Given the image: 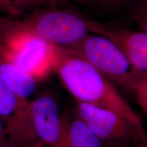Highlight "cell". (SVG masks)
Returning <instances> with one entry per match:
<instances>
[{
  "mask_svg": "<svg viewBox=\"0 0 147 147\" xmlns=\"http://www.w3.org/2000/svg\"><path fill=\"white\" fill-rule=\"evenodd\" d=\"M88 6L100 9H111L131 3L134 0H70Z\"/></svg>",
  "mask_w": 147,
  "mask_h": 147,
  "instance_id": "13",
  "label": "cell"
},
{
  "mask_svg": "<svg viewBox=\"0 0 147 147\" xmlns=\"http://www.w3.org/2000/svg\"><path fill=\"white\" fill-rule=\"evenodd\" d=\"M5 125L13 147L35 144L61 147V114L57 101L51 92L29 100Z\"/></svg>",
  "mask_w": 147,
  "mask_h": 147,
  "instance_id": "2",
  "label": "cell"
},
{
  "mask_svg": "<svg viewBox=\"0 0 147 147\" xmlns=\"http://www.w3.org/2000/svg\"><path fill=\"white\" fill-rule=\"evenodd\" d=\"M75 108L106 147H135L146 142L144 127H140L113 110L76 102Z\"/></svg>",
  "mask_w": 147,
  "mask_h": 147,
  "instance_id": "6",
  "label": "cell"
},
{
  "mask_svg": "<svg viewBox=\"0 0 147 147\" xmlns=\"http://www.w3.org/2000/svg\"><path fill=\"white\" fill-rule=\"evenodd\" d=\"M135 147H147V141L146 142L141 143V144L137 145V146Z\"/></svg>",
  "mask_w": 147,
  "mask_h": 147,
  "instance_id": "18",
  "label": "cell"
},
{
  "mask_svg": "<svg viewBox=\"0 0 147 147\" xmlns=\"http://www.w3.org/2000/svg\"><path fill=\"white\" fill-rule=\"evenodd\" d=\"M61 147H106L78 114L75 106L61 114Z\"/></svg>",
  "mask_w": 147,
  "mask_h": 147,
  "instance_id": "8",
  "label": "cell"
},
{
  "mask_svg": "<svg viewBox=\"0 0 147 147\" xmlns=\"http://www.w3.org/2000/svg\"><path fill=\"white\" fill-rule=\"evenodd\" d=\"M0 147H13L5 131L4 121L0 117Z\"/></svg>",
  "mask_w": 147,
  "mask_h": 147,
  "instance_id": "16",
  "label": "cell"
},
{
  "mask_svg": "<svg viewBox=\"0 0 147 147\" xmlns=\"http://www.w3.org/2000/svg\"><path fill=\"white\" fill-rule=\"evenodd\" d=\"M67 51L83 59L112 83L127 91L136 93L147 84L123 53L105 37L91 33Z\"/></svg>",
  "mask_w": 147,
  "mask_h": 147,
  "instance_id": "4",
  "label": "cell"
},
{
  "mask_svg": "<svg viewBox=\"0 0 147 147\" xmlns=\"http://www.w3.org/2000/svg\"><path fill=\"white\" fill-rule=\"evenodd\" d=\"M54 71L76 102L113 110L140 127V116L111 82L83 59L55 47Z\"/></svg>",
  "mask_w": 147,
  "mask_h": 147,
  "instance_id": "1",
  "label": "cell"
},
{
  "mask_svg": "<svg viewBox=\"0 0 147 147\" xmlns=\"http://www.w3.org/2000/svg\"><path fill=\"white\" fill-rule=\"evenodd\" d=\"M23 13L15 0H0V15L18 16Z\"/></svg>",
  "mask_w": 147,
  "mask_h": 147,
  "instance_id": "14",
  "label": "cell"
},
{
  "mask_svg": "<svg viewBox=\"0 0 147 147\" xmlns=\"http://www.w3.org/2000/svg\"><path fill=\"white\" fill-rule=\"evenodd\" d=\"M16 17L0 15V48L16 65L40 82L54 71L55 46Z\"/></svg>",
  "mask_w": 147,
  "mask_h": 147,
  "instance_id": "3",
  "label": "cell"
},
{
  "mask_svg": "<svg viewBox=\"0 0 147 147\" xmlns=\"http://www.w3.org/2000/svg\"><path fill=\"white\" fill-rule=\"evenodd\" d=\"M25 13L29 10L49 7H63L70 0H15Z\"/></svg>",
  "mask_w": 147,
  "mask_h": 147,
  "instance_id": "11",
  "label": "cell"
},
{
  "mask_svg": "<svg viewBox=\"0 0 147 147\" xmlns=\"http://www.w3.org/2000/svg\"><path fill=\"white\" fill-rule=\"evenodd\" d=\"M136 93L139 105L147 117V84L140 88Z\"/></svg>",
  "mask_w": 147,
  "mask_h": 147,
  "instance_id": "15",
  "label": "cell"
},
{
  "mask_svg": "<svg viewBox=\"0 0 147 147\" xmlns=\"http://www.w3.org/2000/svg\"><path fill=\"white\" fill-rule=\"evenodd\" d=\"M132 17L147 35V0H134Z\"/></svg>",
  "mask_w": 147,
  "mask_h": 147,
  "instance_id": "12",
  "label": "cell"
},
{
  "mask_svg": "<svg viewBox=\"0 0 147 147\" xmlns=\"http://www.w3.org/2000/svg\"><path fill=\"white\" fill-rule=\"evenodd\" d=\"M0 71L12 93L22 104L30 100L37 87L38 81L20 68L0 48Z\"/></svg>",
  "mask_w": 147,
  "mask_h": 147,
  "instance_id": "9",
  "label": "cell"
},
{
  "mask_svg": "<svg viewBox=\"0 0 147 147\" xmlns=\"http://www.w3.org/2000/svg\"><path fill=\"white\" fill-rule=\"evenodd\" d=\"M90 32L110 40L123 53L134 68L147 83V35L84 16Z\"/></svg>",
  "mask_w": 147,
  "mask_h": 147,
  "instance_id": "7",
  "label": "cell"
},
{
  "mask_svg": "<svg viewBox=\"0 0 147 147\" xmlns=\"http://www.w3.org/2000/svg\"><path fill=\"white\" fill-rule=\"evenodd\" d=\"M21 21L46 41L66 50L78 45L91 34L83 16L61 7L36 9Z\"/></svg>",
  "mask_w": 147,
  "mask_h": 147,
  "instance_id": "5",
  "label": "cell"
},
{
  "mask_svg": "<svg viewBox=\"0 0 147 147\" xmlns=\"http://www.w3.org/2000/svg\"><path fill=\"white\" fill-rule=\"evenodd\" d=\"M25 104H22L9 89L0 71V117L5 123Z\"/></svg>",
  "mask_w": 147,
  "mask_h": 147,
  "instance_id": "10",
  "label": "cell"
},
{
  "mask_svg": "<svg viewBox=\"0 0 147 147\" xmlns=\"http://www.w3.org/2000/svg\"><path fill=\"white\" fill-rule=\"evenodd\" d=\"M25 147H45V146L41 144H35L29 145V146H27Z\"/></svg>",
  "mask_w": 147,
  "mask_h": 147,
  "instance_id": "17",
  "label": "cell"
}]
</instances>
